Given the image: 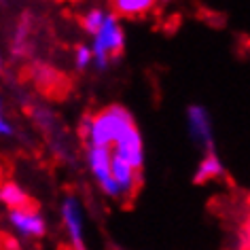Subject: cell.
Wrapping results in <instances>:
<instances>
[{
	"mask_svg": "<svg viewBox=\"0 0 250 250\" xmlns=\"http://www.w3.org/2000/svg\"><path fill=\"white\" fill-rule=\"evenodd\" d=\"M138 174L140 172L132 170L125 161H121L119 157H115V155L110 153V176H112V180H115V185L119 187V193H121V195H132V193L136 191Z\"/></svg>",
	"mask_w": 250,
	"mask_h": 250,
	"instance_id": "8",
	"label": "cell"
},
{
	"mask_svg": "<svg viewBox=\"0 0 250 250\" xmlns=\"http://www.w3.org/2000/svg\"><path fill=\"white\" fill-rule=\"evenodd\" d=\"M161 2H167V0H161Z\"/></svg>",
	"mask_w": 250,
	"mask_h": 250,
	"instance_id": "15",
	"label": "cell"
},
{
	"mask_svg": "<svg viewBox=\"0 0 250 250\" xmlns=\"http://www.w3.org/2000/svg\"><path fill=\"white\" fill-rule=\"evenodd\" d=\"M223 174V164L218 161V157L214 153H208L206 157L202 159L197 172H195V183L202 185V183H208L212 178H218Z\"/></svg>",
	"mask_w": 250,
	"mask_h": 250,
	"instance_id": "10",
	"label": "cell"
},
{
	"mask_svg": "<svg viewBox=\"0 0 250 250\" xmlns=\"http://www.w3.org/2000/svg\"><path fill=\"white\" fill-rule=\"evenodd\" d=\"M87 161H89L93 176L98 178V183L106 195H110V197L121 195V193H119V187L115 185V180L110 176V148L89 146L87 148Z\"/></svg>",
	"mask_w": 250,
	"mask_h": 250,
	"instance_id": "3",
	"label": "cell"
},
{
	"mask_svg": "<svg viewBox=\"0 0 250 250\" xmlns=\"http://www.w3.org/2000/svg\"><path fill=\"white\" fill-rule=\"evenodd\" d=\"M13 134V125L2 117V98H0V136H11Z\"/></svg>",
	"mask_w": 250,
	"mask_h": 250,
	"instance_id": "14",
	"label": "cell"
},
{
	"mask_svg": "<svg viewBox=\"0 0 250 250\" xmlns=\"http://www.w3.org/2000/svg\"><path fill=\"white\" fill-rule=\"evenodd\" d=\"M104 17H106V13H104V11H100V9H93V11H89V13H87V15L83 17V28L87 30V32L96 34L98 30L102 28Z\"/></svg>",
	"mask_w": 250,
	"mask_h": 250,
	"instance_id": "12",
	"label": "cell"
},
{
	"mask_svg": "<svg viewBox=\"0 0 250 250\" xmlns=\"http://www.w3.org/2000/svg\"><path fill=\"white\" fill-rule=\"evenodd\" d=\"M74 62H77V68H79V70H85V68L89 66V62H91V49L85 47V45L77 47V53H74Z\"/></svg>",
	"mask_w": 250,
	"mask_h": 250,
	"instance_id": "13",
	"label": "cell"
},
{
	"mask_svg": "<svg viewBox=\"0 0 250 250\" xmlns=\"http://www.w3.org/2000/svg\"><path fill=\"white\" fill-rule=\"evenodd\" d=\"M0 202L7 206L9 210H23V208H34L32 199L28 193L15 183H4L0 187Z\"/></svg>",
	"mask_w": 250,
	"mask_h": 250,
	"instance_id": "9",
	"label": "cell"
},
{
	"mask_svg": "<svg viewBox=\"0 0 250 250\" xmlns=\"http://www.w3.org/2000/svg\"><path fill=\"white\" fill-rule=\"evenodd\" d=\"M112 4H115L119 15L134 17V15H142L146 11H151L155 0H112Z\"/></svg>",
	"mask_w": 250,
	"mask_h": 250,
	"instance_id": "11",
	"label": "cell"
},
{
	"mask_svg": "<svg viewBox=\"0 0 250 250\" xmlns=\"http://www.w3.org/2000/svg\"><path fill=\"white\" fill-rule=\"evenodd\" d=\"M112 146H115V151H110V153L115 155V157L125 161V164L136 172L142 170V166H145V146H142L140 132L136 127L129 129V132Z\"/></svg>",
	"mask_w": 250,
	"mask_h": 250,
	"instance_id": "5",
	"label": "cell"
},
{
	"mask_svg": "<svg viewBox=\"0 0 250 250\" xmlns=\"http://www.w3.org/2000/svg\"><path fill=\"white\" fill-rule=\"evenodd\" d=\"M9 221L17 231H20V233L28 235V237H41V235H45V231H47L45 218L36 212V208L11 210Z\"/></svg>",
	"mask_w": 250,
	"mask_h": 250,
	"instance_id": "7",
	"label": "cell"
},
{
	"mask_svg": "<svg viewBox=\"0 0 250 250\" xmlns=\"http://www.w3.org/2000/svg\"><path fill=\"white\" fill-rule=\"evenodd\" d=\"M62 218H64V227L70 237V244L74 250H87L85 237H83V210L74 197H68L62 206Z\"/></svg>",
	"mask_w": 250,
	"mask_h": 250,
	"instance_id": "6",
	"label": "cell"
},
{
	"mask_svg": "<svg viewBox=\"0 0 250 250\" xmlns=\"http://www.w3.org/2000/svg\"><path fill=\"white\" fill-rule=\"evenodd\" d=\"M123 45H125V34H123L121 26H119L117 17L106 13L102 28L93 34V45L89 47L91 60L96 62V66L100 70H104V68L108 66L110 58H117V55L123 51Z\"/></svg>",
	"mask_w": 250,
	"mask_h": 250,
	"instance_id": "2",
	"label": "cell"
},
{
	"mask_svg": "<svg viewBox=\"0 0 250 250\" xmlns=\"http://www.w3.org/2000/svg\"><path fill=\"white\" fill-rule=\"evenodd\" d=\"M187 121H189L191 138L204 148H208V153H214V136H212V121L208 110L204 106L193 104L187 110Z\"/></svg>",
	"mask_w": 250,
	"mask_h": 250,
	"instance_id": "4",
	"label": "cell"
},
{
	"mask_svg": "<svg viewBox=\"0 0 250 250\" xmlns=\"http://www.w3.org/2000/svg\"><path fill=\"white\" fill-rule=\"evenodd\" d=\"M134 117L123 106H106L96 117H87L83 121V136H87L89 146H104L110 148L117 145L129 129H134Z\"/></svg>",
	"mask_w": 250,
	"mask_h": 250,
	"instance_id": "1",
	"label": "cell"
}]
</instances>
